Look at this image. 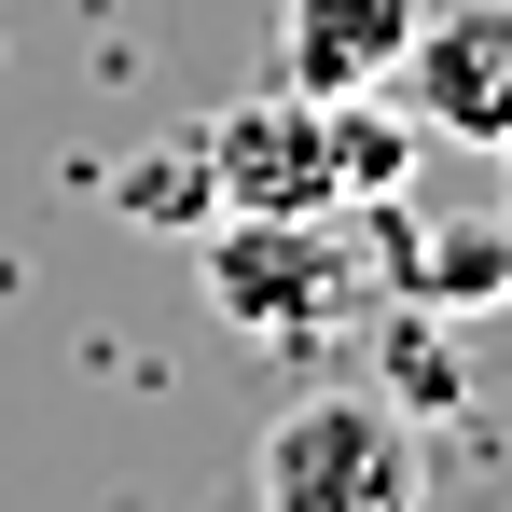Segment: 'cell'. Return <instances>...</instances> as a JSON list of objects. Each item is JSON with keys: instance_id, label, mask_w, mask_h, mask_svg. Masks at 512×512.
<instances>
[{"instance_id": "obj_1", "label": "cell", "mask_w": 512, "mask_h": 512, "mask_svg": "<svg viewBox=\"0 0 512 512\" xmlns=\"http://www.w3.org/2000/svg\"><path fill=\"white\" fill-rule=\"evenodd\" d=\"M263 512H429V429L388 388H305L250 457Z\"/></svg>"}, {"instance_id": "obj_2", "label": "cell", "mask_w": 512, "mask_h": 512, "mask_svg": "<svg viewBox=\"0 0 512 512\" xmlns=\"http://www.w3.org/2000/svg\"><path fill=\"white\" fill-rule=\"evenodd\" d=\"M194 153H208L222 208H277V222H333L346 208V125H333V97H305V84L236 97Z\"/></svg>"}, {"instance_id": "obj_3", "label": "cell", "mask_w": 512, "mask_h": 512, "mask_svg": "<svg viewBox=\"0 0 512 512\" xmlns=\"http://www.w3.org/2000/svg\"><path fill=\"white\" fill-rule=\"evenodd\" d=\"M429 0H277V84L305 97H388Z\"/></svg>"}, {"instance_id": "obj_4", "label": "cell", "mask_w": 512, "mask_h": 512, "mask_svg": "<svg viewBox=\"0 0 512 512\" xmlns=\"http://www.w3.org/2000/svg\"><path fill=\"white\" fill-rule=\"evenodd\" d=\"M402 84L443 139H499L512 153V0H471V14H429L416 56H402Z\"/></svg>"}, {"instance_id": "obj_5", "label": "cell", "mask_w": 512, "mask_h": 512, "mask_svg": "<svg viewBox=\"0 0 512 512\" xmlns=\"http://www.w3.org/2000/svg\"><path fill=\"white\" fill-rule=\"evenodd\" d=\"M208 305L222 319H250V333H305V319H333V250H319V222H277V208H236V236L208 250Z\"/></svg>"}, {"instance_id": "obj_6", "label": "cell", "mask_w": 512, "mask_h": 512, "mask_svg": "<svg viewBox=\"0 0 512 512\" xmlns=\"http://www.w3.org/2000/svg\"><path fill=\"white\" fill-rule=\"evenodd\" d=\"M402 291L416 305H499L512 291V222H429L402 250Z\"/></svg>"}, {"instance_id": "obj_7", "label": "cell", "mask_w": 512, "mask_h": 512, "mask_svg": "<svg viewBox=\"0 0 512 512\" xmlns=\"http://www.w3.org/2000/svg\"><path fill=\"white\" fill-rule=\"evenodd\" d=\"M388 374H402V402H416V416H429V402H457V360H443V333H402V346H388Z\"/></svg>"}]
</instances>
